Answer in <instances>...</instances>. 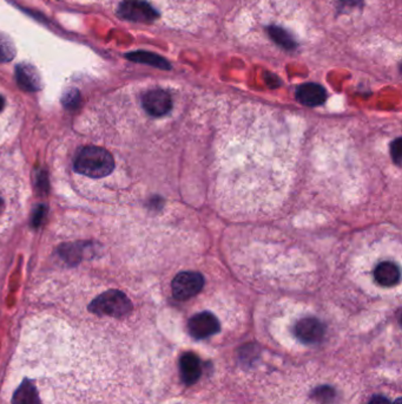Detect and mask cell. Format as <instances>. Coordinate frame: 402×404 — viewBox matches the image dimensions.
<instances>
[{"instance_id": "1", "label": "cell", "mask_w": 402, "mask_h": 404, "mask_svg": "<svg viewBox=\"0 0 402 404\" xmlns=\"http://www.w3.org/2000/svg\"><path fill=\"white\" fill-rule=\"evenodd\" d=\"M74 169L77 173L91 179H102L114 172V156L102 147L89 145L79 152Z\"/></svg>"}, {"instance_id": "2", "label": "cell", "mask_w": 402, "mask_h": 404, "mask_svg": "<svg viewBox=\"0 0 402 404\" xmlns=\"http://www.w3.org/2000/svg\"><path fill=\"white\" fill-rule=\"evenodd\" d=\"M90 309L99 317L122 318L133 311V302L124 292L112 289L96 297Z\"/></svg>"}, {"instance_id": "3", "label": "cell", "mask_w": 402, "mask_h": 404, "mask_svg": "<svg viewBox=\"0 0 402 404\" xmlns=\"http://www.w3.org/2000/svg\"><path fill=\"white\" fill-rule=\"evenodd\" d=\"M203 286L204 278L201 273L181 272L172 280V295L178 300H187L199 295Z\"/></svg>"}, {"instance_id": "4", "label": "cell", "mask_w": 402, "mask_h": 404, "mask_svg": "<svg viewBox=\"0 0 402 404\" xmlns=\"http://www.w3.org/2000/svg\"><path fill=\"white\" fill-rule=\"evenodd\" d=\"M118 15L123 19L138 23H149L157 18L156 10L143 0H124L118 8Z\"/></svg>"}, {"instance_id": "5", "label": "cell", "mask_w": 402, "mask_h": 404, "mask_svg": "<svg viewBox=\"0 0 402 404\" xmlns=\"http://www.w3.org/2000/svg\"><path fill=\"white\" fill-rule=\"evenodd\" d=\"M187 330L196 339H206L219 332L221 325L219 319L211 312H201L189 321Z\"/></svg>"}, {"instance_id": "6", "label": "cell", "mask_w": 402, "mask_h": 404, "mask_svg": "<svg viewBox=\"0 0 402 404\" xmlns=\"http://www.w3.org/2000/svg\"><path fill=\"white\" fill-rule=\"evenodd\" d=\"M142 104L145 111L151 116L160 118L168 114L172 109V99L168 91L163 89H153L145 92Z\"/></svg>"}, {"instance_id": "7", "label": "cell", "mask_w": 402, "mask_h": 404, "mask_svg": "<svg viewBox=\"0 0 402 404\" xmlns=\"http://www.w3.org/2000/svg\"><path fill=\"white\" fill-rule=\"evenodd\" d=\"M294 332L302 343L314 344L324 337V325L317 318H303L296 323Z\"/></svg>"}, {"instance_id": "8", "label": "cell", "mask_w": 402, "mask_h": 404, "mask_svg": "<svg viewBox=\"0 0 402 404\" xmlns=\"http://www.w3.org/2000/svg\"><path fill=\"white\" fill-rule=\"evenodd\" d=\"M296 99L305 106H317L327 99V91L317 83H305L297 88Z\"/></svg>"}, {"instance_id": "9", "label": "cell", "mask_w": 402, "mask_h": 404, "mask_svg": "<svg viewBox=\"0 0 402 404\" xmlns=\"http://www.w3.org/2000/svg\"><path fill=\"white\" fill-rule=\"evenodd\" d=\"M180 371L185 385H195L202 375V364L199 356L194 353H184L180 361Z\"/></svg>"}, {"instance_id": "10", "label": "cell", "mask_w": 402, "mask_h": 404, "mask_svg": "<svg viewBox=\"0 0 402 404\" xmlns=\"http://www.w3.org/2000/svg\"><path fill=\"white\" fill-rule=\"evenodd\" d=\"M374 278L381 286H394L400 280V270L394 263L383 261L375 267Z\"/></svg>"}, {"instance_id": "11", "label": "cell", "mask_w": 402, "mask_h": 404, "mask_svg": "<svg viewBox=\"0 0 402 404\" xmlns=\"http://www.w3.org/2000/svg\"><path fill=\"white\" fill-rule=\"evenodd\" d=\"M16 77L19 87L23 88L24 90H40V74L32 65H28V64L19 65V67H17Z\"/></svg>"}, {"instance_id": "12", "label": "cell", "mask_w": 402, "mask_h": 404, "mask_svg": "<svg viewBox=\"0 0 402 404\" xmlns=\"http://www.w3.org/2000/svg\"><path fill=\"white\" fill-rule=\"evenodd\" d=\"M128 58L131 59L133 62H137V63L149 64V65L160 67L163 70H169L171 67L167 59L160 57V56L155 55V54H151V52H133V54L128 55Z\"/></svg>"}, {"instance_id": "13", "label": "cell", "mask_w": 402, "mask_h": 404, "mask_svg": "<svg viewBox=\"0 0 402 404\" xmlns=\"http://www.w3.org/2000/svg\"><path fill=\"white\" fill-rule=\"evenodd\" d=\"M270 38L275 42V43L281 45L285 49L292 50L296 47V42L294 40L292 35H289L288 32L285 31V29L278 28V26H271L269 28Z\"/></svg>"}, {"instance_id": "14", "label": "cell", "mask_w": 402, "mask_h": 404, "mask_svg": "<svg viewBox=\"0 0 402 404\" xmlns=\"http://www.w3.org/2000/svg\"><path fill=\"white\" fill-rule=\"evenodd\" d=\"M16 56V47L12 43V40L8 35L0 33V62L6 63L15 58Z\"/></svg>"}, {"instance_id": "15", "label": "cell", "mask_w": 402, "mask_h": 404, "mask_svg": "<svg viewBox=\"0 0 402 404\" xmlns=\"http://www.w3.org/2000/svg\"><path fill=\"white\" fill-rule=\"evenodd\" d=\"M312 398L319 403L328 404L335 398V390L330 387H321L312 391Z\"/></svg>"}, {"instance_id": "16", "label": "cell", "mask_w": 402, "mask_h": 404, "mask_svg": "<svg viewBox=\"0 0 402 404\" xmlns=\"http://www.w3.org/2000/svg\"><path fill=\"white\" fill-rule=\"evenodd\" d=\"M79 102H81V95H79L78 91L70 90L67 91V94L64 95L62 103H64V106L69 108V109H74V108H77Z\"/></svg>"}, {"instance_id": "17", "label": "cell", "mask_w": 402, "mask_h": 404, "mask_svg": "<svg viewBox=\"0 0 402 404\" xmlns=\"http://www.w3.org/2000/svg\"><path fill=\"white\" fill-rule=\"evenodd\" d=\"M391 154L395 165H401V138H398L392 143Z\"/></svg>"}, {"instance_id": "18", "label": "cell", "mask_w": 402, "mask_h": 404, "mask_svg": "<svg viewBox=\"0 0 402 404\" xmlns=\"http://www.w3.org/2000/svg\"><path fill=\"white\" fill-rule=\"evenodd\" d=\"M369 404H392L391 401L383 396H374Z\"/></svg>"}, {"instance_id": "19", "label": "cell", "mask_w": 402, "mask_h": 404, "mask_svg": "<svg viewBox=\"0 0 402 404\" xmlns=\"http://www.w3.org/2000/svg\"><path fill=\"white\" fill-rule=\"evenodd\" d=\"M43 214H44L43 208H40V209H38V211H37V213H35V225L40 224V220H42V216H43Z\"/></svg>"}, {"instance_id": "20", "label": "cell", "mask_w": 402, "mask_h": 404, "mask_svg": "<svg viewBox=\"0 0 402 404\" xmlns=\"http://www.w3.org/2000/svg\"><path fill=\"white\" fill-rule=\"evenodd\" d=\"M5 108V99L1 95H0V114H1V111L4 110Z\"/></svg>"}, {"instance_id": "21", "label": "cell", "mask_w": 402, "mask_h": 404, "mask_svg": "<svg viewBox=\"0 0 402 404\" xmlns=\"http://www.w3.org/2000/svg\"><path fill=\"white\" fill-rule=\"evenodd\" d=\"M3 208H4V200H3V197L0 195V213L3 212Z\"/></svg>"}, {"instance_id": "22", "label": "cell", "mask_w": 402, "mask_h": 404, "mask_svg": "<svg viewBox=\"0 0 402 404\" xmlns=\"http://www.w3.org/2000/svg\"><path fill=\"white\" fill-rule=\"evenodd\" d=\"M394 404H401V398H398V400L395 401Z\"/></svg>"}]
</instances>
